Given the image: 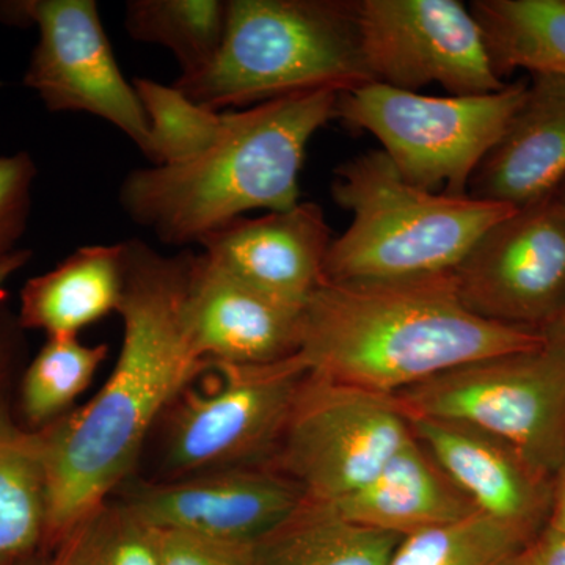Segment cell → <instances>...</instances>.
Segmentation results:
<instances>
[{
  "label": "cell",
  "mask_w": 565,
  "mask_h": 565,
  "mask_svg": "<svg viewBox=\"0 0 565 565\" xmlns=\"http://www.w3.org/2000/svg\"><path fill=\"white\" fill-rule=\"evenodd\" d=\"M302 311L192 253L182 313L193 352L204 363L263 364L294 355Z\"/></svg>",
  "instance_id": "15"
},
{
  "label": "cell",
  "mask_w": 565,
  "mask_h": 565,
  "mask_svg": "<svg viewBox=\"0 0 565 565\" xmlns=\"http://www.w3.org/2000/svg\"><path fill=\"white\" fill-rule=\"evenodd\" d=\"M526 82L479 96H424L382 84L338 95L334 118L373 134L405 181L423 191L468 195L479 163L525 98Z\"/></svg>",
  "instance_id": "6"
},
{
  "label": "cell",
  "mask_w": 565,
  "mask_h": 565,
  "mask_svg": "<svg viewBox=\"0 0 565 565\" xmlns=\"http://www.w3.org/2000/svg\"><path fill=\"white\" fill-rule=\"evenodd\" d=\"M32 252L25 248H18V250L9 253V255L0 256V305L6 300V282L13 277L18 270L22 269L29 262H31ZM2 308V307H0Z\"/></svg>",
  "instance_id": "33"
},
{
  "label": "cell",
  "mask_w": 565,
  "mask_h": 565,
  "mask_svg": "<svg viewBox=\"0 0 565 565\" xmlns=\"http://www.w3.org/2000/svg\"><path fill=\"white\" fill-rule=\"evenodd\" d=\"M159 531V565H252L255 544L215 541L184 531Z\"/></svg>",
  "instance_id": "29"
},
{
  "label": "cell",
  "mask_w": 565,
  "mask_h": 565,
  "mask_svg": "<svg viewBox=\"0 0 565 565\" xmlns=\"http://www.w3.org/2000/svg\"><path fill=\"white\" fill-rule=\"evenodd\" d=\"M511 565H565V534L545 526L523 546Z\"/></svg>",
  "instance_id": "30"
},
{
  "label": "cell",
  "mask_w": 565,
  "mask_h": 565,
  "mask_svg": "<svg viewBox=\"0 0 565 565\" xmlns=\"http://www.w3.org/2000/svg\"><path fill=\"white\" fill-rule=\"evenodd\" d=\"M333 504L352 522L401 539L478 512L415 435L366 486Z\"/></svg>",
  "instance_id": "18"
},
{
  "label": "cell",
  "mask_w": 565,
  "mask_h": 565,
  "mask_svg": "<svg viewBox=\"0 0 565 565\" xmlns=\"http://www.w3.org/2000/svg\"><path fill=\"white\" fill-rule=\"evenodd\" d=\"M50 565H159L161 531L122 501L106 500L54 546Z\"/></svg>",
  "instance_id": "25"
},
{
  "label": "cell",
  "mask_w": 565,
  "mask_h": 565,
  "mask_svg": "<svg viewBox=\"0 0 565 565\" xmlns=\"http://www.w3.org/2000/svg\"><path fill=\"white\" fill-rule=\"evenodd\" d=\"M531 76L525 98L471 178L473 199L520 210L550 199L565 178V77Z\"/></svg>",
  "instance_id": "17"
},
{
  "label": "cell",
  "mask_w": 565,
  "mask_h": 565,
  "mask_svg": "<svg viewBox=\"0 0 565 565\" xmlns=\"http://www.w3.org/2000/svg\"><path fill=\"white\" fill-rule=\"evenodd\" d=\"M282 473L234 467L134 487L122 503L148 525L234 544H256L302 503Z\"/></svg>",
  "instance_id": "13"
},
{
  "label": "cell",
  "mask_w": 565,
  "mask_h": 565,
  "mask_svg": "<svg viewBox=\"0 0 565 565\" xmlns=\"http://www.w3.org/2000/svg\"><path fill=\"white\" fill-rule=\"evenodd\" d=\"M29 565H50V563H29Z\"/></svg>",
  "instance_id": "38"
},
{
  "label": "cell",
  "mask_w": 565,
  "mask_h": 565,
  "mask_svg": "<svg viewBox=\"0 0 565 565\" xmlns=\"http://www.w3.org/2000/svg\"><path fill=\"white\" fill-rule=\"evenodd\" d=\"M412 435L396 397L308 374L278 463L305 498L337 503L377 476Z\"/></svg>",
  "instance_id": "8"
},
{
  "label": "cell",
  "mask_w": 565,
  "mask_h": 565,
  "mask_svg": "<svg viewBox=\"0 0 565 565\" xmlns=\"http://www.w3.org/2000/svg\"><path fill=\"white\" fill-rule=\"evenodd\" d=\"M407 419L419 444L479 512L533 535L546 523L553 478L514 446L467 423Z\"/></svg>",
  "instance_id": "16"
},
{
  "label": "cell",
  "mask_w": 565,
  "mask_h": 565,
  "mask_svg": "<svg viewBox=\"0 0 565 565\" xmlns=\"http://www.w3.org/2000/svg\"><path fill=\"white\" fill-rule=\"evenodd\" d=\"M545 526L565 534V457L553 478L552 504Z\"/></svg>",
  "instance_id": "32"
},
{
  "label": "cell",
  "mask_w": 565,
  "mask_h": 565,
  "mask_svg": "<svg viewBox=\"0 0 565 565\" xmlns=\"http://www.w3.org/2000/svg\"><path fill=\"white\" fill-rule=\"evenodd\" d=\"M405 416L471 424L555 478L565 457V353L548 345L457 367L396 394Z\"/></svg>",
  "instance_id": "7"
},
{
  "label": "cell",
  "mask_w": 565,
  "mask_h": 565,
  "mask_svg": "<svg viewBox=\"0 0 565 565\" xmlns=\"http://www.w3.org/2000/svg\"><path fill=\"white\" fill-rule=\"evenodd\" d=\"M465 305L541 332L565 303V210L552 199L493 225L455 270Z\"/></svg>",
  "instance_id": "11"
},
{
  "label": "cell",
  "mask_w": 565,
  "mask_h": 565,
  "mask_svg": "<svg viewBox=\"0 0 565 565\" xmlns=\"http://www.w3.org/2000/svg\"><path fill=\"white\" fill-rule=\"evenodd\" d=\"M125 285V243L87 245L21 291L18 321L24 330L77 337L85 327L120 308Z\"/></svg>",
  "instance_id": "19"
},
{
  "label": "cell",
  "mask_w": 565,
  "mask_h": 565,
  "mask_svg": "<svg viewBox=\"0 0 565 565\" xmlns=\"http://www.w3.org/2000/svg\"><path fill=\"white\" fill-rule=\"evenodd\" d=\"M36 166L28 152L0 156V256L18 250L28 228Z\"/></svg>",
  "instance_id": "28"
},
{
  "label": "cell",
  "mask_w": 565,
  "mask_h": 565,
  "mask_svg": "<svg viewBox=\"0 0 565 565\" xmlns=\"http://www.w3.org/2000/svg\"><path fill=\"white\" fill-rule=\"evenodd\" d=\"M334 203L351 212L330 245L326 280H399L455 273L475 244L514 212L470 195L415 188L384 151L364 152L334 170Z\"/></svg>",
  "instance_id": "5"
},
{
  "label": "cell",
  "mask_w": 565,
  "mask_h": 565,
  "mask_svg": "<svg viewBox=\"0 0 565 565\" xmlns=\"http://www.w3.org/2000/svg\"><path fill=\"white\" fill-rule=\"evenodd\" d=\"M202 388L174 401L166 465L178 478L241 467L280 444L308 370L294 353L263 364L207 363Z\"/></svg>",
  "instance_id": "9"
},
{
  "label": "cell",
  "mask_w": 565,
  "mask_h": 565,
  "mask_svg": "<svg viewBox=\"0 0 565 565\" xmlns=\"http://www.w3.org/2000/svg\"><path fill=\"white\" fill-rule=\"evenodd\" d=\"M132 84L150 129L141 152L150 159L151 166L184 161L217 139L225 111L193 103L174 85L150 79H136Z\"/></svg>",
  "instance_id": "27"
},
{
  "label": "cell",
  "mask_w": 565,
  "mask_h": 565,
  "mask_svg": "<svg viewBox=\"0 0 565 565\" xmlns=\"http://www.w3.org/2000/svg\"><path fill=\"white\" fill-rule=\"evenodd\" d=\"M0 21L28 28L32 24L31 0L24 2H0Z\"/></svg>",
  "instance_id": "35"
},
{
  "label": "cell",
  "mask_w": 565,
  "mask_h": 565,
  "mask_svg": "<svg viewBox=\"0 0 565 565\" xmlns=\"http://www.w3.org/2000/svg\"><path fill=\"white\" fill-rule=\"evenodd\" d=\"M550 199L553 200V202L559 204L563 210H565V178L563 182H561L559 185H557L556 191L550 195Z\"/></svg>",
  "instance_id": "36"
},
{
  "label": "cell",
  "mask_w": 565,
  "mask_h": 565,
  "mask_svg": "<svg viewBox=\"0 0 565 565\" xmlns=\"http://www.w3.org/2000/svg\"><path fill=\"white\" fill-rule=\"evenodd\" d=\"M494 73L514 70L565 77V0H475Z\"/></svg>",
  "instance_id": "22"
},
{
  "label": "cell",
  "mask_w": 565,
  "mask_h": 565,
  "mask_svg": "<svg viewBox=\"0 0 565 565\" xmlns=\"http://www.w3.org/2000/svg\"><path fill=\"white\" fill-rule=\"evenodd\" d=\"M191 252L163 256L125 243L122 343L114 373L90 403L40 429L47 484L44 545L63 535L136 467L152 424L203 373L185 329Z\"/></svg>",
  "instance_id": "1"
},
{
  "label": "cell",
  "mask_w": 565,
  "mask_h": 565,
  "mask_svg": "<svg viewBox=\"0 0 565 565\" xmlns=\"http://www.w3.org/2000/svg\"><path fill=\"white\" fill-rule=\"evenodd\" d=\"M364 68L375 84L449 96L503 90L470 7L457 0H353Z\"/></svg>",
  "instance_id": "10"
},
{
  "label": "cell",
  "mask_w": 565,
  "mask_h": 565,
  "mask_svg": "<svg viewBox=\"0 0 565 565\" xmlns=\"http://www.w3.org/2000/svg\"><path fill=\"white\" fill-rule=\"evenodd\" d=\"M332 230L322 207L296 204L258 218H236L203 239V255L278 302L303 310L326 280Z\"/></svg>",
  "instance_id": "14"
},
{
  "label": "cell",
  "mask_w": 565,
  "mask_h": 565,
  "mask_svg": "<svg viewBox=\"0 0 565 565\" xmlns=\"http://www.w3.org/2000/svg\"><path fill=\"white\" fill-rule=\"evenodd\" d=\"M46 467L40 430L14 422L0 403V559H25L44 545Z\"/></svg>",
  "instance_id": "21"
},
{
  "label": "cell",
  "mask_w": 565,
  "mask_h": 565,
  "mask_svg": "<svg viewBox=\"0 0 565 565\" xmlns=\"http://www.w3.org/2000/svg\"><path fill=\"white\" fill-rule=\"evenodd\" d=\"M22 327L18 319H11L0 308V382L9 373L10 364L20 351Z\"/></svg>",
  "instance_id": "31"
},
{
  "label": "cell",
  "mask_w": 565,
  "mask_h": 565,
  "mask_svg": "<svg viewBox=\"0 0 565 565\" xmlns=\"http://www.w3.org/2000/svg\"><path fill=\"white\" fill-rule=\"evenodd\" d=\"M107 352L106 344H84L77 337L47 338L21 379L25 427L40 430L62 418L92 384Z\"/></svg>",
  "instance_id": "24"
},
{
  "label": "cell",
  "mask_w": 565,
  "mask_h": 565,
  "mask_svg": "<svg viewBox=\"0 0 565 565\" xmlns=\"http://www.w3.org/2000/svg\"><path fill=\"white\" fill-rule=\"evenodd\" d=\"M541 332L482 318L455 273L323 280L302 311L296 355L322 381L396 394L467 364L535 351Z\"/></svg>",
  "instance_id": "2"
},
{
  "label": "cell",
  "mask_w": 565,
  "mask_h": 565,
  "mask_svg": "<svg viewBox=\"0 0 565 565\" xmlns=\"http://www.w3.org/2000/svg\"><path fill=\"white\" fill-rule=\"evenodd\" d=\"M0 565H29V563L25 557V559H0Z\"/></svg>",
  "instance_id": "37"
},
{
  "label": "cell",
  "mask_w": 565,
  "mask_h": 565,
  "mask_svg": "<svg viewBox=\"0 0 565 565\" xmlns=\"http://www.w3.org/2000/svg\"><path fill=\"white\" fill-rule=\"evenodd\" d=\"M545 345L565 353V303L563 308L541 329Z\"/></svg>",
  "instance_id": "34"
},
{
  "label": "cell",
  "mask_w": 565,
  "mask_h": 565,
  "mask_svg": "<svg viewBox=\"0 0 565 565\" xmlns=\"http://www.w3.org/2000/svg\"><path fill=\"white\" fill-rule=\"evenodd\" d=\"M338 95L319 90L225 111L217 139L177 163L134 170L120 203L161 243H200L248 211L291 210L311 137L333 120Z\"/></svg>",
  "instance_id": "3"
},
{
  "label": "cell",
  "mask_w": 565,
  "mask_h": 565,
  "mask_svg": "<svg viewBox=\"0 0 565 565\" xmlns=\"http://www.w3.org/2000/svg\"><path fill=\"white\" fill-rule=\"evenodd\" d=\"M39 43L24 76L51 111L103 118L143 150L148 120L134 84L115 61L93 0H31Z\"/></svg>",
  "instance_id": "12"
},
{
  "label": "cell",
  "mask_w": 565,
  "mask_h": 565,
  "mask_svg": "<svg viewBox=\"0 0 565 565\" xmlns=\"http://www.w3.org/2000/svg\"><path fill=\"white\" fill-rule=\"evenodd\" d=\"M366 84L373 81L360 52L353 0H228L214 61L173 82L215 111Z\"/></svg>",
  "instance_id": "4"
},
{
  "label": "cell",
  "mask_w": 565,
  "mask_h": 565,
  "mask_svg": "<svg viewBox=\"0 0 565 565\" xmlns=\"http://www.w3.org/2000/svg\"><path fill=\"white\" fill-rule=\"evenodd\" d=\"M401 537L363 526L333 503L303 498L253 545L252 565H390Z\"/></svg>",
  "instance_id": "20"
},
{
  "label": "cell",
  "mask_w": 565,
  "mask_h": 565,
  "mask_svg": "<svg viewBox=\"0 0 565 565\" xmlns=\"http://www.w3.org/2000/svg\"><path fill=\"white\" fill-rule=\"evenodd\" d=\"M533 537L478 511L401 539L390 565H511Z\"/></svg>",
  "instance_id": "26"
},
{
  "label": "cell",
  "mask_w": 565,
  "mask_h": 565,
  "mask_svg": "<svg viewBox=\"0 0 565 565\" xmlns=\"http://www.w3.org/2000/svg\"><path fill=\"white\" fill-rule=\"evenodd\" d=\"M126 31L140 43L167 47L181 76L211 65L225 36L228 2L222 0H131L126 3Z\"/></svg>",
  "instance_id": "23"
}]
</instances>
